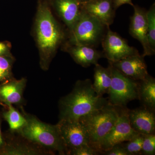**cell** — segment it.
Wrapping results in <instances>:
<instances>
[{"label": "cell", "instance_id": "ba28073f", "mask_svg": "<svg viewBox=\"0 0 155 155\" xmlns=\"http://www.w3.org/2000/svg\"><path fill=\"white\" fill-rule=\"evenodd\" d=\"M56 125L67 147V153L72 149L84 145H90L88 132L86 127L79 120L61 119L59 120Z\"/></svg>", "mask_w": 155, "mask_h": 155}, {"label": "cell", "instance_id": "f546056e", "mask_svg": "<svg viewBox=\"0 0 155 155\" xmlns=\"http://www.w3.org/2000/svg\"><path fill=\"white\" fill-rule=\"evenodd\" d=\"M79 2L81 4H84V3L87 2H90L91 0H78Z\"/></svg>", "mask_w": 155, "mask_h": 155}, {"label": "cell", "instance_id": "277c9868", "mask_svg": "<svg viewBox=\"0 0 155 155\" xmlns=\"http://www.w3.org/2000/svg\"><path fill=\"white\" fill-rule=\"evenodd\" d=\"M119 115L117 107L110 103L79 119L86 127L91 147L97 150L100 142L116 124Z\"/></svg>", "mask_w": 155, "mask_h": 155}, {"label": "cell", "instance_id": "ac0fdd59", "mask_svg": "<svg viewBox=\"0 0 155 155\" xmlns=\"http://www.w3.org/2000/svg\"><path fill=\"white\" fill-rule=\"evenodd\" d=\"M138 83V99L144 107L155 112V79L149 75Z\"/></svg>", "mask_w": 155, "mask_h": 155}, {"label": "cell", "instance_id": "83f0119b", "mask_svg": "<svg viewBox=\"0 0 155 155\" xmlns=\"http://www.w3.org/2000/svg\"><path fill=\"white\" fill-rule=\"evenodd\" d=\"M9 53L8 46L5 43L0 42V56L8 55Z\"/></svg>", "mask_w": 155, "mask_h": 155}, {"label": "cell", "instance_id": "7402d4cb", "mask_svg": "<svg viewBox=\"0 0 155 155\" xmlns=\"http://www.w3.org/2000/svg\"><path fill=\"white\" fill-rule=\"evenodd\" d=\"M144 134L138 133L130 140L123 143L128 155L142 154V147L144 138Z\"/></svg>", "mask_w": 155, "mask_h": 155}, {"label": "cell", "instance_id": "9c48e42d", "mask_svg": "<svg viewBox=\"0 0 155 155\" xmlns=\"http://www.w3.org/2000/svg\"><path fill=\"white\" fill-rule=\"evenodd\" d=\"M102 45L105 57L110 63H114L129 56L139 54L138 51L130 47L116 32L108 29L103 39Z\"/></svg>", "mask_w": 155, "mask_h": 155}, {"label": "cell", "instance_id": "cb8c5ba5", "mask_svg": "<svg viewBox=\"0 0 155 155\" xmlns=\"http://www.w3.org/2000/svg\"><path fill=\"white\" fill-rule=\"evenodd\" d=\"M142 154L145 155L155 154V134H144L142 147Z\"/></svg>", "mask_w": 155, "mask_h": 155}, {"label": "cell", "instance_id": "d4e9b609", "mask_svg": "<svg viewBox=\"0 0 155 155\" xmlns=\"http://www.w3.org/2000/svg\"><path fill=\"white\" fill-rule=\"evenodd\" d=\"M100 153L97 150L89 144L84 145L68 151L67 155H97Z\"/></svg>", "mask_w": 155, "mask_h": 155}, {"label": "cell", "instance_id": "2e32d148", "mask_svg": "<svg viewBox=\"0 0 155 155\" xmlns=\"http://www.w3.org/2000/svg\"><path fill=\"white\" fill-rule=\"evenodd\" d=\"M1 154L3 155H41L47 153L45 149L32 143L23 137L21 141L14 140L8 144L5 143Z\"/></svg>", "mask_w": 155, "mask_h": 155}, {"label": "cell", "instance_id": "4316f807", "mask_svg": "<svg viewBox=\"0 0 155 155\" xmlns=\"http://www.w3.org/2000/svg\"><path fill=\"white\" fill-rule=\"evenodd\" d=\"M113 2L115 9L125 4H128L133 6L131 0H113Z\"/></svg>", "mask_w": 155, "mask_h": 155}, {"label": "cell", "instance_id": "484cf974", "mask_svg": "<svg viewBox=\"0 0 155 155\" xmlns=\"http://www.w3.org/2000/svg\"><path fill=\"white\" fill-rule=\"evenodd\" d=\"M103 153L106 155H128L122 143L114 146Z\"/></svg>", "mask_w": 155, "mask_h": 155}, {"label": "cell", "instance_id": "9a60e30c", "mask_svg": "<svg viewBox=\"0 0 155 155\" xmlns=\"http://www.w3.org/2000/svg\"><path fill=\"white\" fill-rule=\"evenodd\" d=\"M53 4L59 16L72 31L81 14V4L78 0H53Z\"/></svg>", "mask_w": 155, "mask_h": 155}, {"label": "cell", "instance_id": "52a82bcc", "mask_svg": "<svg viewBox=\"0 0 155 155\" xmlns=\"http://www.w3.org/2000/svg\"><path fill=\"white\" fill-rule=\"evenodd\" d=\"M127 111L128 110L125 109L119 113L116 124L97 147V150L100 153H103L116 145L130 140L138 134L130 125Z\"/></svg>", "mask_w": 155, "mask_h": 155}, {"label": "cell", "instance_id": "8992f818", "mask_svg": "<svg viewBox=\"0 0 155 155\" xmlns=\"http://www.w3.org/2000/svg\"><path fill=\"white\" fill-rule=\"evenodd\" d=\"M112 82L108 94L109 102L114 107H124L130 101L138 99V83L123 75L110 64Z\"/></svg>", "mask_w": 155, "mask_h": 155}, {"label": "cell", "instance_id": "6da1fadb", "mask_svg": "<svg viewBox=\"0 0 155 155\" xmlns=\"http://www.w3.org/2000/svg\"><path fill=\"white\" fill-rule=\"evenodd\" d=\"M110 104L97 94L89 79L78 81L71 92L59 101V120H79Z\"/></svg>", "mask_w": 155, "mask_h": 155}, {"label": "cell", "instance_id": "d6986e66", "mask_svg": "<svg viewBox=\"0 0 155 155\" xmlns=\"http://www.w3.org/2000/svg\"><path fill=\"white\" fill-rule=\"evenodd\" d=\"M94 89L98 95L103 96L108 93L112 82L110 67L104 68L97 64L95 65Z\"/></svg>", "mask_w": 155, "mask_h": 155}, {"label": "cell", "instance_id": "603a6c76", "mask_svg": "<svg viewBox=\"0 0 155 155\" xmlns=\"http://www.w3.org/2000/svg\"><path fill=\"white\" fill-rule=\"evenodd\" d=\"M13 60L8 55L0 56V81L8 79L11 76Z\"/></svg>", "mask_w": 155, "mask_h": 155}, {"label": "cell", "instance_id": "7a4b0ae2", "mask_svg": "<svg viewBox=\"0 0 155 155\" xmlns=\"http://www.w3.org/2000/svg\"><path fill=\"white\" fill-rule=\"evenodd\" d=\"M37 41L41 55V65L47 69L63 38V33L45 3L38 5L36 17Z\"/></svg>", "mask_w": 155, "mask_h": 155}, {"label": "cell", "instance_id": "5bb4252c", "mask_svg": "<svg viewBox=\"0 0 155 155\" xmlns=\"http://www.w3.org/2000/svg\"><path fill=\"white\" fill-rule=\"evenodd\" d=\"M81 7L105 26L109 27L113 22L115 8L113 0H91L81 4Z\"/></svg>", "mask_w": 155, "mask_h": 155}, {"label": "cell", "instance_id": "8fae6325", "mask_svg": "<svg viewBox=\"0 0 155 155\" xmlns=\"http://www.w3.org/2000/svg\"><path fill=\"white\" fill-rule=\"evenodd\" d=\"M110 63L123 75L135 81L143 80L149 75L143 57L140 54L129 56Z\"/></svg>", "mask_w": 155, "mask_h": 155}, {"label": "cell", "instance_id": "30bf717a", "mask_svg": "<svg viewBox=\"0 0 155 155\" xmlns=\"http://www.w3.org/2000/svg\"><path fill=\"white\" fill-rule=\"evenodd\" d=\"M134 13L130 19L129 33L138 40L143 48L142 57L154 54L151 50L147 39L146 12L139 7L133 5Z\"/></svg>", "mask_w": 155, "mask_h": 155}, {"label": "cell", "instance_id": "44dd1931", "mask_svg": "<svg viewBox=\"0 0 155 155\" xmlns=\"http://www.w3.org/2000/svg\"><path fill=\"white\" fill-rule=\"evenodd\" d=\"M147 39L151 50L155 52V4L146 12Z\"/></svg>", "mask_w": 155, "mask_h": 155}, {"label": "cell", "instance_id": "ffe728a7", "mask_svg": "<svg viewBox=\"0 0 155 155\" xmlns=\"http://www.w3.org/2000/svg\"><path fill=\"white\" fill-rule=\"evenodd\" d=\"M7 107L8 110L3 113V117L8 123L11 132H18L26 125V119L12 104Z\"/></svg>", "mask_w": 155, "mask_h": 155}, {"label": "cell", "instance_id": "7c38bea8", "mask_svg": "<svg viewBox=\"0 0 155 155\" xmlns=\"http://www.w3.org/2000/svg\"><path fill=\"white\" fill-rule=\"evenodd\" d=\"M127 115L131 127L137 133L145 135L155 134L154 112L143 107L128 110Z\"/></svg>", "mask_w": 155, "mask_h": 155}, {"label": "cell", "instance_id": "f1b7e54d", "mask_svg": "<svg viewBox=\"0 0 155 155\" xmlns=\"http://www.w3.org/2000/svg\"><path fill=\"white\" fill-rule=\"evenodd\" d=\"M2 117L0 116V149L2 148L5 144V140L3 138L2 134V128H1V124H2Z\"/></svg>", "mask_w": 155, "mask_h": 155}, {"label": "cell", "instance_id": "4dcf8cb0", "mask_svg": "<svg viewBox=\"0 0 155 155\" xmlns=\"http://www.w3.org/2000/svg\"><path fill=\"white\" fill-rule=\"evenodd\" d=\"M0 105L5 106H5H7L5 105V104H3V103H2V102L1 101H0Z\"/></svg>", "mask_w": 155, "mask_h": 155}, {"label": "cell", "instance_id": "5b68a950", "mask_svg": "<svg viewBox=\"0 0 155 155\" xmlns=\"http://www.w3.org/2000/svg\"><path fill=\"white\" fill-rule=\"evenodd\" d=\"M104 26L82 8L79 19L71 31L70 41L74 45L93 47L101 38Z\"/></svg>", "mask_w": 155, "mask_h": 155}, {"label": "cell", "instance_id": "e0dca14e", "mask_svg": "<svg viewBox=\"0 0 155 155\" xmlns=\"http://www.w3.org/2000/svg\"><path fill=\"white\" fill-rule=\"evenodd\" d=\"M69 53L74 61L84 67L96 65L103 57L102 54L93 47L86 45H74L70 49Z\"/></svg>", "mask_w": 155, "mask_h": 155}, {"label": "cell", "instance_id": "4fadbf2b", "mask_svg": "<svg viewBox=\"0 0 155 155\" xmlns=\"http://www.w3.org/2000/svg\"><path fill=\"white\" fill-rule=\"evenodd\" d=\"M27 80L11 79L0 86V101L6 106L9 104L22 105L24 102L23 94Z\"/></svg>", "mask_w": 155, "mask_h": 155}, {"label": "cell", "instance_id": "3957f363", "mask_svg": "<svg viewBox=\"0 0 155 155\" xmlns=\"http://www.w3.org/2000/svg\"><path fill=\"white\" fill-rule=\"evenodd\" d=\"M27 122L18 133L25 139L45 150L60 155L67 154V149L57 125L45 123L33 115L23 113Z\"/></svg>", "mask_w": 155, "mask_h": 155}]
</instances>
